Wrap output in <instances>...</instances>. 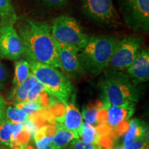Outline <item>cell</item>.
<instances>
[{"mask_svg":"<svg viewBox=\"0 0 149 149\" xmlns=\"http://www.w3.org/2000/svg\"><path fill=\"white\" fill-rule=\"evenodd\" d=\"M17 31L23 44L24 55L29 62L41 63L61 70L56 41L49 24L23 18L19 21Z\"/></svg>","mask_w":149,"mask_h":149,"instance_id":"cell-1","label":"cell"},{"mask_svg":"<svg viewBox=\"0 0 149 149\" xmlns=\"http://www.w3.org/2000/svg\"><path fill=\"white\" fill-rule=\"evenodd\" d=\"M119 39L110 35H93L79 52L84 71L97 75L108 68Z\"/></svg>","mask_w":149,"mask_h":149,"instance_id":"cell-2","label":"cell"},{"mask_svg":"<svg viewBox=\"0 0 149 149\" xmlns=\"http://www.w3.org/2000/svg\"><path fill=\"white\" fill-rule=\"evenodd\" d=\"M103 106L109 108L126 102H138L139 91L127 74L120 70L106 68L101 81Z\"/></svg>","mask_w":149,"mask_h":149,"instance_id":"cell-3","label":"cell"},{"mask_svg":"<svg viewBox=\"0 0 149 149\" xmlns=\"http://www.w3.org/2000/svg\"><path fill=\"white\" fill-rule=\"evenodd\" d=\"M29 64L31 73L43 85L46 92L67 105L74 91L68 78L57 68L49 65L38 62Z\"/></svg>","mask_w":149,"mask_h":149,"instance_id":"cell-4","label":"cell"},{"mask_svg":"<svg viewBox=\"0 0 149 149\" xmlns=\"http://www.w3.org/2000/svg\"><path fill=\"white\" fill-rule=\"evenodd\" d=\"M51 29L53 37L57 42L72 45L80 51L88 42L89 36L72 17L61 15L55 18Z\"/></svg>","mask_w":149,"mask_h":149,"instance_id":"cell-5","label":"cell"},{"mask_svg":"<svg viewBox=\"0 0 149 149\" xmlns=\"http://www.w3.org/2000/svg\"><path fill=\"white\" fill-rule=\"evenodd\" d=\"M124 23L135 32L149 31V0H117Z\"/></svg>","mask_w":149,"mask_h":149,"instance_id":"cell-6","label":"cell"},{"mask_svg":"<svg viewBox=\"0 0 149 149\" xmlns=\"http://www.w3.org/2000/svg\"><path fill=\"white\" fill-rule=\"evenodd\" d=\"M143 44L144 39L139 34L128 35L119 40L108 68L120 71L126 69L133 62Z\"/></svg>","mask_w":149,"mask_h":149,"instance_id":"cell-7","label":"cell"},{"mask_svg":"<svg viewBox=\"0 0 149 149\" xmlns=\"http://www.w3.org/2000/svg\"><path fill=\"white\" fill-rule=\"evenodd\" d=\"M82 12L87 17L108 26L119 25L121 17L113 0H79Z\"/></svg>","mask_w":149,"mask_h":149,"instance_id":"cell-8","label":"cell"},{"mask_svg":"<svg viewBox=\"0 0 149 149\" xmlns=\"http://www.w3.org/2000/svg\"><path fill=\"white\" fill-rule=\"evenodd\" d=\"M24 54L22 40L14 23H1L0 27V57L17 60Z\"/></svg>","mask_w":149,"mask_h":149,"instance_id":"cell-9","label":"cell"},{"mask_svg":"<svg viewBox=\"0 0 149 149\" xmlns=\"http://www.w3.org/2000/svg\"><path fill=\"white\" fill-rule=\"evenodd\" d=\"M56 45L61 70L72 77L83 74L84 71L80 62V50L72 45L62 44L57 41Z\"/></svg>","mask_w":149,"mask_h":149,"instance_id":"cell-10","label":"cell"},{"mask_svg":"<svg viewBox=\"0 0 149 149\" xmlns=\"http://www.w3.org/2000/svg\"><path fill=\"white\" fill-rule=\"evenodd\" d=\"M128 76L134 83L146 82L149 79V52L140 48L133 62L126 68Z\"/></svg>","mask_w":149,"mask_h":149,"instance_id":"cell-11","label":"cell"},{"mask_svg":"<svg viewBox=\"0 0 149 149\" xmlns=\"http://www.w3.org/2000/svg\"><path fill=\"white\" fill-rule=\"evenodd\" d=\"M135 111V103L126 102L117 106L108 108L107 122L112 127H115L122 121L128 120Z\"/></svg>","mask_w":149,"mask_h":149,"instance_id":"cell-12","label":"cell"},{"mask_svg":"<svg viewBox=\"0 0 149 149\" xmlns=\"http://www.w3.org/2000/svg\"><path fill=\"white\" fill-rule=\"evenodd\" d=\"M82 115L76 106L70 102L66 107L63 125L67 129L71 130L79 137L80 129L82 124Z\"/></svg>","mask_w":149,"mask_h":149,"instance_id":"cell-13","label":"cell"},{"mask_svg":"<svg viewBox=\"0 0 149 149\" xmlns=\"http://www.w3.org/2000/svg\"><path fill=\"white\" fill-rule=\"evenodd\" d=\"M55 126L56 131L51 143L55 149L64 148L70 141L79 139V136L77 134L67 129L62 124L55 123Z\"/></svg>","mask_w":149,"mask_h":149,"instance_id":"cell-14","label":"cell"},{"mask_svg":"<svg viewBox=\"0 0 149 149\" xmlns=\"http://www.w3.org/2000/svg\"><path fill=\"white\" fill-rule=\"evenodd\" d=\"M148 135V128L145 124L137 119H133L129 122V128L124 136L123 146L129 144L136 139L145 137Z\"/></svg>","mask_w":149,"mask_h":149,"instance_id":"cell-15","label":"cell"},{"mask_svg":"<svg viewBox=\"0 0 149 149\" xmlns=\"http://www.w3.org/2000/svg\"><path fill=\"white\" fill-rule=\"evenodd\" d=\"M36 81L37 79H35L34 75L31 73L29 77L21 84L14 86V88L12 89L10 93L9 99L15 103L26 102L30 89Z\"/></svg>","mask_w":149,"mask_h":149,"instance_id":"cell-16","label":"cell"},{"mask_svg":"<svg viewBox=\"0 0 149 149\" xmlns=\"http://www.w3.org/2000/svg\"><path fill=\"white\" fill-rule=\"evenodd\" d=\"M31 74V66L26 59H19L15 64V77L13 81L14 86H18L25 81Z\"/></svg>","mask_w":149,"mask_h":149,"instance_id":"cell-17","label":"cell"},{"mask_svg":"<svg viewBox=\"0 0 149 149\" xmlns=\"http://www.w3.org/2000/svg\"><path fill=\"white\" fill-rule=\"evenodd\" d=\"M13 0H0V17L1 23H15L17 16L13 6Z\"/></svg>","mask_w":149,"mask_h":149,"instance_id":"cell-18","label":"cell"},{"mask_svg":"<svg viewBox=\"0 0 149 149\" xmlns=\"http://www.w3.org/2000/svg\"><path fill=\"white\" fill-rule=\"evenodd\" d=\"M79 137L84 142L95 145H98L100 139V136L97 133L95 126L86 122L82 123L81 124L79 138Z\"/></svg>","mask_w":149,"mask_h":149,"instance_id":"cell-19","label":"cell"},{"mask_svg":"<svg viewBox=\"0 0 149 149\" xmlns=\"http://www.w3.org/2000/svg\"><path fill=\"white\" fill-rule=\"evenodd\" d=\"M47 109L53 115L55 123L63 124L65 112H66V105L63 102L59 101L54 97L51 96L50 106Z\"/></svg>","mask_w":149,"mask_h":149,"instance_id":"cell-20","label":"cell"},{"mask_svg":"<svg viewBox=\"0 0 149 149\" xmlns=\"http://www.w3.org/2000/svg\"><path fill=\"white\" fill-rule=\"evenodd\" d=\"M28 115L21 109L15 107H8L6 109L5 120L13 124L16 123H23L27 119Z\"/></svg>","mask_w":149,"mask_h":149,"instance_id":"cell-21","label":"cell"},{"mask_svg":"<svg viewBox=\"0 0 149 149\" xmlns=\"http://www.w3.org/2000/svg\"><path fill=\"white\" fill-rule=\"evenodd\" d=\"M13 123L4 120L0 124V144L10 146Z\"/></svg>","mask_w":149,"mask_h":149,"instance_id":"cell-22","label":"cell"},{"mask_svg":"<svg viewBox=\"0 0 149 149\" xmlns=\"http://www.w3.org/2000/svg\"><path fill=\"white\" fill-rule=\"evenodd\" d=\"M15 107L18 109L22 110L24 112H25L27 115L33 113V112L42 109L36 101H26L24 102H19V103H16Z\"/></svg>","mask_w":149,"mask_h":149,"instance_id":"cell-23","label":"cell"},{"mask_svg":"<svg viewBox=\"0 0 149 149\" xmlns=\"http://www.w3.org/2000/svg\"><path fill=\"white\" fill-rule=\"evenodd\" d=\"M97 109H94L86 105L83 109L82 111V118L85 120V122L91 125H94L97 123Z\"/></svg>","mask_w":149,"mask_h":149,"instance_id":"cell-24","label":"cell"},{"mask_svg":"<svg viewBox=\"0 0 149 149\" xmlns=\"http://www.w3.org/2000/svg\"><path fill=\"white\" fill-rule=\"evenodd\" d=\"M124 149H148V135L145 137L136 139L129 144L124 146Z\"/></svg>","mask_w":149,"mask_h":149,"instance_id":"cell-25","label":"cell"},{"mask_svg":"<svg viewBox=\"0 0 149 149\" xmlns=\"http://www.w3.org/2000/svg\"><path fill=\"white\" fill-rule=\"evenodd\" d=\"M43 91H45L44 86H43L42 84L39 82L37 80L36 82L34 84V85L30 89L29 94H28L26 101H36L38 96L40 95V93H42Z\"/></svg>","mask_w":149,"mask_h":149,"instance_id":"cell-26","label":"cell"},{"mask_svg":"<svg viewBox=\"0 0 149 149\" xmlns=\"http://www.w3.org/2000/svg\"><path fill=\"white\" fill-rule=\"evenodd\" d=\"M69 149H99V145L87 144L79 139H76L72 141Z\"/></svg>","mask_w":149,"mask_h":149,"instance_id":"cell-27","label":"cell"},{"mask_svg":"<svg viewBox=\"0 0 149 149\" xmlns=\"http://www.w3.org/2000/svg\"><path fill=\"white\" fill-rule=\"evenodd\" d=\"M95 128L97 133L100 137L109 135L112 128H113V127L108 122L97 123V125Z\"/></svg>","mask_w":149,"mask_h":149,"instance_id":"cell-28","label":"cell"},{"mask_svg":"<svg viewBox=\"0 0 149 149\" xmlns=\"http://www.w3.org/2000/svg\"><path fill=\"white\" fill-rule=\"evenodd\" d=\"M36 102L38 103L42 109H47L50 106V102H51V97L49 94L46 93V91H43L40 93V95L37 97Z\"/></svg>","mask_w":149,"mask_h":149,"instance_id":"cell-29","label":"cell"},{"mask_svg":"<svg viewBox=\"0 0 149 149\" xmlns=\"http://www.w3.org/2000/svg\"><path fill=\"white\" fill-rule=\"evenodd\" d=\"M114 141L109 135L101 136L99 139L98 145L102 149H108L113 147Z\"/></svg>","mask_w":149,"mask_h":149,"instance_id":"cell-30","label":"cell"},{"mask_svg":"<svg viewBox=\"0 0 149 149\" xmlns=\"http://www.w3.org/2000/svg\"><path fill=\"white\" fill-rule=\"evenodd\" d=\"M108 117V108L102 107L97 111V123L107 122Z\"/></svg>","mask_w":149,"mask_h":149,"instance_id":"cell-31","label":"cell"},{"mask_svg":"<svg viewBox=\"0 0 149 149\" xmlns=\"http://www.w3.org/2000/svg\"><path fill=\"white\" fill-rule=\"evenodd\" d=\"M23 128L26 130L27 131H29L32 137H33V135H35V133H36L37 129H38L37 126L35 125L34 123L31 122L28 118L23 122Z\"/></svg>","mask_w":149,"mask_h":149,"instance_id":"cell-32","label":"cell"},{"mask_svg":"<svg viewBox=\"0 0 149 149\" xmlns=\"http://www.w3.org/2000/svg\"><path fill=\"white\" fill-rule=\"evenodd\" d=\"M115 128H116V130L119 136H122L124 135L128 130V128H129V122L128 120L122 121V122L119 123L115 126Z\"/></svg>","mask_w":149,"mask_h":149,"instance_id":"cell-33","label":"cell"},{"mask_svg":"<svg viewBox=\"0 0 149 149\" xmlns=\"http://www.w3.org/2000/svg\"><path fill=\"white\" fill-rule=\"evenodd\" d=\"M46 5L52 8H57L64 6L68 0H42Z\"/></svg>","mask_w":149,"mask_h":149,"instance_id":"cell-34","label":"cell"},{"mask_svg":"<svg viewBox=\"0 0 149 149\" xmlns=\"http://www.w3.org/2000/svg\"><path fill=\"white\" fill-rule=\"evenodd\" d=\"M53 137H45L44 138L41 139V140L36 141L35 145H36V148L37 149H42L45 148L47 146L48 144H50L53 141Z\"/></svg>","mask_w":149,"mask_h":149,"instance_id":"cell-35","label":"cell"},{"mask_svg":"<svg viewBox=\"0 0 149 149\" xmlns=\"http://www.w3.org/2000/svg\"><path fill=\"white\" fill-rule=\"evenodd\" d=\"M6 103L2 97L0 95V124L5 120V111Z\"/></svg>","mask_w":149,"mask_h":149,"instance_id":"cell-36","label":"cell"},{"mask_svg":"<svg viewBox=\"0 0 149 149\" xmlns=\"http://www.w3.org/2000/svg\"><path fill=\"white\" fill-rule=\"evenodd\" d=\"M89 107L94 108V109L99 110L103 107V102L100 100H95L94 101H91L88 104Z\"/></svg>","mask_w":149,"mask_h":149,"instance_id":"cell-37","label":"cell"},{"mask_svg":"<svg viewBox=\"0 0 149 149\" xmlns=\"http://www.w3.org/2000/svg\"><path fill=\"white\" fill-rule=\"evenodd\" d=\"M6 78V71L3 68V67L0 62V87H1L4 83Z\"/></svg>","mask_w":149,"mask_h":149,"instance_id":"cell-38","label":"cell"},{"mask_svg":"<svg viewBox=\"0 0 149 149\" xmlns=\"http://www.w3.org/2000/svg\"><path fill=\"white\" fill-rule=\"evenodd\" d=\"M42 149H55V147L53 146V145L52 144V143H51V144H48L47 146H46L45 148H42Z\"/></svg>","mask_w":149,"mask_h":149,"instance_id":"cell-39","label":"cell"},{"mask_svg":"<svg viewBox=\"0 0 149 149\" xmlns=\"http://www.w3.org/2000/svg\"><path fill=\"white\" fill-rule=\"evenodd\" d=\"M0 149H12L10 146H4V145L0 144Z\"/></svg>","mask_w":149,"mask_h":149,"instance_id":"cell-40","label":"cell"},{"mask_svg":"<svg viewBox=\"0 0 149 149\" xmlns=\"http://www.w3.org/2000/svg\"><path fill=\"white\" fill-rule=\"evenodd\" d=\"M116 149H124V146H119L117 147Z\"/></svg>","mask_w":149,"mask_h":149,"instance_id":"cell-41","label":"cell"},{"mask_svg":"<svg viewBox=\"0 0 149 149\" xmlns=\"http://www.w3.org/2000/svg\"><path fill=\"white\" fill-rule=\"evenodd\" d=\"M108 149H115V148H113V147H111V148H108Z\"/></svg>","mask_w":149,"mask_h":149,"instance_id":"cell-42","label":"cell"},{"mask_svg":"<svg viewBox=\"0 0 149 149\" xmlns=\"http://www.w3.org/2000/svg\"><path fill=\"white\" fill-rule=\"evenodd\" d=\"M99 149H102V148L100 147V146H99Z\"/></svg>","mask_w":149,"mask_h":149,"instance_id":"cell-43","label":"cell"},{"mask_svg":"<svg viewBox=\"0 0 149 149\" xmlns=\"http://www.w3.org/2000/svg\"><path fill=\"white\" fill-rule=\"evenodd\" d=\"M61 149H66V148H61Z\"/></svg>","mask_w":149,"mask_h":149,"instance_id":"cell-44","label":"cell"}]
</instances>
